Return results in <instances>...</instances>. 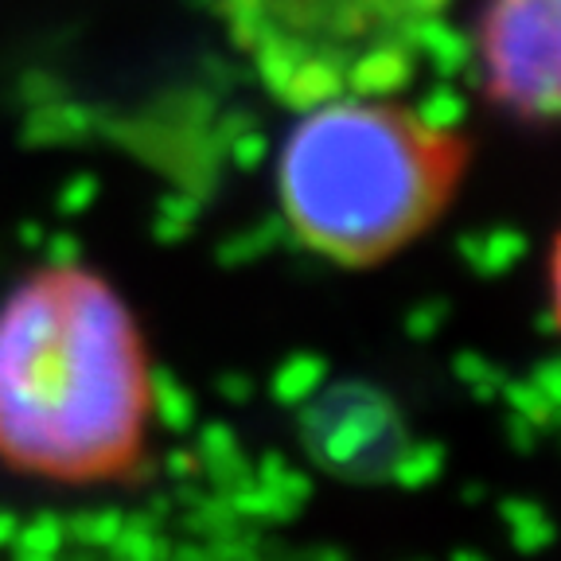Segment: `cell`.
<instances>
[{
  "label": "cell",
  "instance_id": "cell-5",
  "mask_svg": "<svg viewBox=\"0 0 561 561\" xmlns=\"http://www.w3.org/2000/svg\"><path fill=\"white\" fill-rule=\"evenodd\" d=\"M476 75L511 114L561 117V0H488Z\"/></svg>",
  "mask_w": 561,
  "mask_h": 561
},
{
  "label": "cell",
  "instance_id": "cell-3",
  "mask_svg": "<svg viewBox=\"0 0 561 561\" xmlns=\"http://www.w3.org/2000/svg\"><path fill=\"white\" fill-rule=\"evenodd\" d=\"M219 12L257 82L297 114L347 94L351 59L405 24L394 0H219Z\"/></svg>",
  "mask_w": 561,
  "mask_h": 561
},
{
  "label": "cell",
  "instance_id": "cell-11",
  "mask_svg": "<svg viewBox=\"0 0 561 561\" xmlns=\"http://www.w3.org/2000/svg\"><path fill=\"white\" fill-rule=\"evenodd\" d=\"M445 460L448 453L440 440H405L402 456L394 460V472H390V483H398L405 491L430 488V483H437L445 476Z\"/></svg>",
  "mask_w": 561,
  "mask_h": 561
},
{
  "label": "cell",
  "instance_id": "cell-20",
  "mask_svg": "<svg viewBox=\"0 0 561 561\" xmlns=\"http://www.w3.org/2000/svg\"><path fill=\"white\" fill-rule=\"evenodd\" d=\"M553 308H558V320H561V238H558V250H553Z\"/></svg>",
  "mask_w": 561,
  "mask_h": 561
},
{
  "label": "cell",
  "instance_id": "cell-22",
  "mask_svg": "<svg viewBox=\"0 0 561 561\" xmlns=\"http://www.w3.org/2000/svg\"><path fill=\"white\" fill-rule=\"evenodd\" d=\"M453 558L456 561H483V553L480 550H453Z\"/></svg>",
  "mask_w": 561,
  "mask_h": 561
},
{
  "label": "cell",
  "instance_id": "cell-4",
  "mask_svg": "<svg viewBox=\"0 0 561 561\" xmlns=\"http://www.w3.org/2000/svg\"><path fill=\"white\" fill-rule=\"evenodd\" d=\"M297 410L300 448L320 472L343 483H390L410 430L382 386L367 378L324 382Z\"/></svg>",
  "mask_w": 561,
  "mask_h": 561
},
{
  "label": "cell",
  "instance_id": "cell-1",
  "mask_svg": "<svg viewBox=\"0 0 561 561\" xmlns=\"http://www.w3.org/2000/svg\"><path fill=\"white\" fill-rule=\"evenodd\" d=\"M149 355L110 280L47 265L0 300V460L59 483H105L140 460Z\"/></svg>",
  "mask_w": 561,
  "mask_h": 561
},
{
  "label": "cell",
  "instance_id": "cell-7",
  "mask_svg": "<svg viewBox=\"0 0 561 561\" xmlns=\"http://www.w3.org/2000/svg\"><path fill=\"white\" fill-rule=\"evenodd\" d=\"M413 67L417 55L405 47L402 35H386L363 47L347 67V94L355 98H375V102H390L413 82Z\"/></svg>",
  "mask_w": 561,
  "mask_h": 561
},
{
  "label": "cell",
  "instance_id": "cell-8",
  "mask_svg": "<svg viewBox=\"0 0 561 561\" xmlns=\"http://www.w3.org/2000/svg\"><path fill=\"white\" fill-rule=\"evenodd\" d=\"M530 250V238L518 227H491L480 234L456 238V257L468 265L480 280H500L515 270Z\"/></svg>",
  "mask_w": 561,
  "mask_h": 561
},
{
  "label": "cell",
  "instance_id": "cell-18",
  "mask_svg": "<svg viewBox=\"0 0 561 561\" xmlns=\"http://www.w3.org/2000/svg\"><path fill=\"white\" fill-rule=\"evenodd\" d=\"M448 0H394V9L402 12L405 20L410 16H425V12H440Z\"/></svg>",
  "mask_w": 561,
  "mask_h": 561
},
{
  "label": "cell",
  "instance_id": "cell-19",
  "mask_svg": "<svg viewBox=\"0 0 561 561\" xmlns=\"http://www.w3.org/2000/svg\"><path fill=\"white\" fill-rule=\"evenodd\" d=\"M535 328L542 335H561V320H558V308H542V312H538V320H535Z\"/></svg>",
  "mask_w": 561,
  "mask_h": 561
},
{
  "label": "cell",
  "instance_id": "cell-16",
  "mask_svg": "<svg viewBox=\"0 0 561 561\" xmlns=\"http://www.w3.org/2000/svg\"><path fill=\"white\" fill-rule=\"evenodd\" d=\"M503 433H507V445L515 448V453H523V456L535 453V448L542 445V437H546L535 421L518 417V413H511V410H507V421H503Z\"/></svg>",
  "mask_w": 561,
  "mask_h": 561
},
{
  "label": "cell",
  "instance_id": "cell-12",
  "mask_svg": "<svg viewBox=\"0 0 561 561\" xmlns=\"http://www.w3.org/2000/svg\"><path fill=\"white\" fill-rule=\"evenodd\" d=\"M328 382V363L320 355H293L273 378V398L280 405H300Z\"/></svg>",
  "mask_w": 561,
  "mask_h": 561
},
{
  "label": "cell",
  "instance_id": "cell-21",
  "mask_svg": "<svg viewBox=\"0 0 561 561\" xmlns=\"http://www.w3.org/2000/svg\"><path fill=\"white\" fill-rule=\"evenodd\" d=\"M483 495H488L483 483H468V488H460V503H465V507H480Z\"/></svg>",
  "mask_w": 561,
  "mask_h": 561
},
{
  "label": "cell",
  "instance_id": "cell-14",
  "mask_svg": "<svg viewBox=\"0 0 561 561\" xmlns=\"http://www.w3.org/2000/svg\"><path fill=\"white\" fill-rule=\"evenodd\" d=\"M500 402L507 405L511 413H518V417L535 421L546 437H550V430L561 421V405H553L550 398L538 390L535 378H507L500 390Z\"/></svg>",
  "mask_w": 561,
  "mask_h": 561
},
{
  "label": "cell",
  "instance_id": "cell-17",
  "mask_svg": "<svg viewBox=\"0 0 561 561\" xmlns=\"http://www.w3.org/2000/svg\"><path fill=\"white\" fill-rule=\"evenodd\" d=\"M530 378H535V386L542 390L546 398H550L553 405H561V355H553V359H542L535 370H530Z\"/></svg>",
  "mask_w": 561,
  "mask_h": 561
},
{
  "label": "cell",
  "instance_id": "cell-13",
  "mask_svg": "<svg viewBox=\"0 0 561 561\" xmlns=\"http://www.w3.org/2000/svg\"><path fill=\"white\" fill-rule=\"evenodd\" d=\"M453 378L460 386H468V394H472L480 405H491V402H500V390L511 375L500 367V363H491L488 355H480V351H456Z\"/></svg>",
  "mask_w": 561,
  "mask_h": 561
},
{
  "label": "cell",
  "instance_id": "cell-15",
  "mask_svg": "<svg viewBox=\"0 0 561 561\" xmlns=\"http://www.w3.org/2000/svg\"><path fill=\"white\" fill-rule=\"evenodd\" d=\"M448 324V300H421L405 312L402 328L413 343H433Z\"/></svg>",
  "mask_w": 561,
  "mask_h": 561
},
{
  "label": "cell",
  "instance_id": "cell-10",
  "mask_svg": "<svg viewBox=\"0 0 561 561\" xmlns=\"http://www.w3.org/2000/svg\"><path fill=\"white\" fill-rule=\"evenodd\" d=\"M500 518L518 553H542L558 542V526H553V518L546 515V507L538 500L507 495V500H500Z\"/></svg>",
  "mask_w": 561,
  "mask_h": 561
},
{
  "label": "cell",
  "instance_id": "cell-23",
  "mask_svg": "<svg viewBox=\"0 0 561 561\" xmlns=\"http://www.w3.org/2000/svg\"><path fill=\"white\" fill-rule=\"evenodd\" d=\"M550 437L558 440V448H561V421H558V425H553V430H550Z\"/></svg>",
  "mask_w": 561,
  "mask_h": 561
},
{
  "label": "cell",
  "instance_id": "cell-6",
  "mask_svg": "<svg viewBox=\"0 0 561 561\" xmlns=\"http://www.w3.org/2000/svg\"><path fill=\"white\" fill-rule=\"evenodd\" d=\"M402 39L417 59H425L440 79H468L480 87L476 75V39L465 35L456 24H448L440 12H425V16H410L402 24Z\"/></svg>",
  "mask_w": 561,
  "mask_h": 561
},
{
  "label": "cell",
  "instance_id": "cell-2",
  "mask_svg": "<svg viewBox=\"0 0 561 561\" xmlns=\"http://www.w3.org/2000/svg\"><path fill=\"white\" fill-rule=\"evenodd\" d=\"M453 184V145H437L405 110L340 94L300 110L277 157L285 227L305 250L370 265L437 219Z\"/></svg>",
  "mask_w": 561,
  "mask_h": 561
},
{
  "label": "cell",
  "instance_id": "cell-9",
  "mask_svg": "<svg viewBox=\"0 0 561 561\" xmlns=\"http://www.w3.org/2000/svg\"><path fill=\"white\" fill-rule=\"evenodd\" d=\"M410 122L437 145H453L456 133L468 122V98L465 90H456L453 79H440L437 87H430L425 94L413 102V110H405Z\"/></svg>",
  "mask_w": 561,
  "mask_h": 561
}]
</instances>
